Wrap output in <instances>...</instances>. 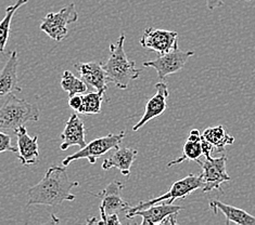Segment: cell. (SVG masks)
I'll return each mask as SVG.
<instances>
[{
  "mask_svg": "<svg viewBox=\"0 0 255 225\" xmlns=\"http://www.w3.org/2000/svg\"><path fill=\"white\" fill-rule=\"evenodd\" d=\"M69 105L72 107L76 113H80L82 105H83V94H75L70 96Z\"/></svg>",
  "mask_w": 255,
  "mask_h": 225,
  "instance_id": "obj_26",
  "label": "cell"
},
{
  "mask_svg": "<svg viewBox=\"0 0 255 225\" xmlns=\"http://www.w3.org/2000/svg\"><path fill=\"white\" fill-rule=\"evenodd\" d=\"M124 138L125 132L122 131L121 133H118V135L109 133L106 137L96 139L87 144L84 149H81L77 153L64 158L62 160V165L68 167L72 161L77 159H87L90 165H95L99 157L107 154L108 151L120 148V144L122 143Z\"/></svg>",
  "mask_w": 255,
  "mask_h": 225,
  "instance_id": "obj_5",
  "label": "cell"
},
{
  "mask_svg": "<svg viewBox=\"0 0 255 225\" xmlns=\"http://www.w3.org/2000/svg\"><path fill=\"white\" fill-rule=\"evenodd\" d=\"M17 138V158L23 166L36 165L39 159L38 137H29L26 128L20 126L13 130Z\"/></svg>",
  "mask_w": 255,
  "mask_h": 225,
  "instance_id": "obj_12",
  "label": "cell"
},
{
  "mask_svg": "<svg viewBox=\"0 0 255 225\" xmlns=\"http://www.w3.org/2000/svg\"><path fill=\"white\" fill-rule=\"evenodd\" d=\"M27 2L28 0H16V2L14 4H12L5 9V15L3 19L0 21V53L4 52L5 46H7L12 17H13L17 9H20L23 4H25Z\"/></svg>",
  "mask_w": 255,
  "mask_h": 225,
  "instance_id": "obj_20",
  "label": "cell"
},
{
  "mask_svg": "<svg viewBox=\"0 0 255 225\" xmlns=\"http://www.w3.org/2000/svg\"><path fill=\"white\" fill-rule=\"evenodd\" d=\"M82 80L88 87H93L96 91H107L108 82H110L106 71L103 70L102 63L97 62H80L74 65Z\"/></svg>",
  "mask_w": 255,
  "mask_h": 225,
  "instance_id": "obj_13",
  "label": "cell"
},
{
  "mask_svg": "<svg viewBox=\"0 0 255 225\" xmlns=\"http://www.w3.org/2000/svg\"><path fill=\"white\" fill-rule=\"evenodd\" d=\"M39 117L37 105L11 93L0 107V130H14L26 123L38 121Z\"/></svg>",
  "mask_w": 255,
  "mask_h": 225,
  "instance_id": "obj_3",
  "label": "cell"
},
{
  "mask_svg": "<svg viewBox=\"0 0 255 225\" xmlns=\"http://www.w3.org/2000/svg\"><path fill=\"white\" fill-rule=\"evenodd\" d=\"M63 143L61 144V150H66L71 147H78L84 149L86 147V128L84 121L78 117L77 114H72L70 119L66 121L63 132L61 133Z\"/></svg>",
  "mask_w": 255,
  "mask_h": 225,
  "instance_id": "obj_14",
  "label": "cell"
},
{
  "mask_svg": "<svg viewBox=\"0 0 255 225\" xmlns=\"http://www.w3.org/2000/svg\"><path fill=\"white\" fill-rule=\"evenodd\" d=\"M138 150L130 148H118L114 153L105 159L102 163L103 170H109L111 168H118L121 173L128 176L130 173V168L133 161L136 160Z\"/></svg>",
  "mask_w": 255,
  "mask_h": 225,
  "instance_id": "obj_17",
  "label": "cell"
},
{
  "mask_svg": "<svg viewBox=\"0 0 255 225\" xmlns=\"http://www.w3.org/2000/svg\"><path fill=\"white\" fill-rule=\"evenodd\" d=\"M155 89L156 93L147 102V104H145L143 116L135 126L132 127L133 131H138L145 124L149 123L151 119L161 116L167 108L166 100L169 95L167 84L165 82L160 81L155 84Z\"/></svg>",
  "mask_w": 255,
  "mask_h": 225,
  "instance_id": "obj_11",
  "label": "cell"
},
{
  "mask_svg": "<svg viewBox=\"0 0 255 225\" xmlns=\"http://www.w3.org/2000/svg\"><path fill=\"white\" fill-rule=\"evenodd\" d=\"M17 86V53L12 51L7 63L0 71V100L13 92H20Z\"/></svg>",
  "mask_w": 255,
  "mask_h": 225,
  "instance_id": "obj_16",
  "label": "cell"
},
{
  "mask_svg": "<svg viewBox=\"0 0 255 225\" xmlns=\"http://www.w3.org/2000/svg\"><path fill=\"white\" fill-rule=\"evenodd\" d=\"M202 137L205 140H208L210 143H212L217 153L225 150V149L229 147V145H233L235 142V138L226 133L222 125L206 128L202 133Z\"/></svg>",
  "mask_w": 255,
  "mask_h": 225,
  "instance_id": "obj_19",
  "label": "cell"
},
{
  "mask_svg": "<svg viewBox=\"0 0 255 225\" xmlns=\"http://www.w3.org/2000/svg\"><path fill=\"white\" fill-rule=\"evenodd\" d=\"M100 217L101 220H98L94 217L89 218L87 220V224H105V225H115V224H121L120 219L118 217V214H111L107 215L103 211H100Z\"/></svg>",
  "mask_w": 255,
  "mask_h": 225,
  "instance_id": "obj_24",
  "label": "cell"
},
{
  "mask_svg": "<svg viewBox=\"0 0 255 225\" xmlns=\"http://www.w3.org/2000/svg\"><path fill=\"white\" fill-rule=\"evenodd\" d=\"M202 185L203 183L201 180V175L190 173L185 176L184 179L175 182L172 187L169 188V191L166 192L165 194H163V195L153 199H149L147 202L139 203L135 207H129V208L126 210V216H128L132 214V212H136L138 210L147 209L150 206L159 203L173 204L176 199H183L188 195H190L194 191L199 190V188H202Z\"/></svg>",
  "mask_w": 255,
  "mask_h": 225,
  "instance_id": "obj_4",
  "label": "cell"
},
{
  "mask_svg": "<svg viewBox=\"0 0 255 225\" xmlns=\"http://www.w3.org/2000/svg\"><path fill=\"white\" fill-rule=\"evenodd\" d=\"M210 208L215 215L217 212H222L226 218V224L235 223L238 225H255L254 216L248 214L247 211L240 208H237V207L221 203L220 200H211Z\"/></svg>",
  "mask_w": 255,
  "mask_h": 225,
  "instance_id": "obj_18",
  "label": "cell"
},
{
  "mask_svg": "<svg viewBox=\"0 0 255 225\" xmlns=\"http://www.w3.org/2000/svg\"><path fill=\"white\" fill-rule=\"evenodd\" d=\"M247 1H251V0H247Z\"/></svg>",
  "mask_w": 255,
  "mask_h": 225,
  "instance_id": "obj_31",
  "label": "cell"
},
{
  "mask_svg": "<svg viewBox=\"0 0 255 225\" xmlns=\"http://www.w3.org/2000/svg\"><path fill=\"white\" fill-rule=\"evenodd\" d=\"M197 162L202 168L201 180L203 193H210L213 191H223L222 184L230 181V176L227 173V157L221 156L217 158L204 157V160L198 159Z\"/></svg>",
  "mask_w": 255,
  "mask_h": 225,
  "instance_id": "obj_6",
  "label": "cell"
},
{
  "mask_svg": "<svg viewBox=\"0 0 255 225\" xmlns=\"http://www.w3.org/2000/svg\"><path fill=\"white\" fill-rule=\"evenodd\" d=\"M222 5H224L223 0H206V7L211 11L215 10L216 8H220Z\"/></svg>",
  "mask_w": 255,
  "mask_h": 225,
  "instance_id": "obj_28",
  "label": "cell"
},
{
  "mask_svg": "<svg viewBox=\"0 0 255 225\" xmlns=\"http://www.w3.org/2000/svg\"><path fill=\"white\" fill-rule=\"evenodd\" d=\"M61 88L68 92L70 96L75 94H84L88 91V86L85 83L82 78L73 75L70 71H64L61 78Z\"/></svg>",
  "mask_w": 255,
  "mask_h": 225,
  "instance_id": "obj_21",
  "label": "cell"
},
{
  "mask_svg": "<svg viewBox=\"0 0 255 225\" xmlns=\"http://www.w3.org/2000/svg\"><path fill=\"white\" fill-rule=\"evenodd\" d=\"M125 34L122 33L115 44L110 45V57L107 62L102 63L103 70L119 89H126L131 80H136L140 76L141 71L136 68V63L130 61L124 50Z\"/></svg>",
  "mask_w": 255,
  "mask_h": 225,
  "instance_id": "obj_2",
  "label": "cell"
},
{
  "mask_svg": "<svg viewBox=\"0 0 255 225\" xmlns=\"http://www.w3.org/2000/svg\"><path fill=\"white\" fill-rule=\"evenodd\" d=\"M140 45L156 52L159 56L165 54L178 47V33L173 30L148 27L140 38Z\"/></svg>",
  "mask_w": 255,
  "mask_h": 225,
  "instance_id": "obj_9",
  "label": "cell"
},
{
  "mask_svg": "<svg viewBox=\"0 0 255 225\" xmlns=\"http://www.w3.org/2000/svg\"><path fill=\"white\" fill-rule=\"evenodd\" d=\"M106 91H96L83 94V105L78 114H99Z\"/></svg>",
  "mask_w": 255,
  "mask_h": 225,
  "instance_id": "obj_23",
  "label": "cell"
},
{
  "mask_svg": "<svg viewBox=\"0 0 255 225\" xmlns=\"http://www.w3.org/2000/svg\"><path fill=\"white\" fill-rule=\"evenodd\" d=\"M184 207L181 206H173V204L167 203H159L150 206L147 209L138 210L136 212L126 216L127 219H131L135 217L142 218V225H154L161 224L162 221L172 214H179L180 210H183Z\"/></svg>",
  "mask_w": 255,
  "mask_h": 225,
  "instance_id": "obj_15",
  "label": "cell"
},
{
  "mask_svg": "<svg viewBox=\"0 0 255 225\" xmlns=\"http://www.w3.org/2000/svg\"><path fill=\"white\" fill-rule=\"evenodd\" d=\"M203 156L202 153V148H201V141H188L184 144V150H183V154L181 156H179L176 159L169 161L167 163V167L171 168L173 166L179 165V163L184 162V161H188V160H198L200 157Z\"/></svg>",
  "mask_w": 255,
  "mask_h": 225,
  "instance_id": "obj_22",
  "label": "cell"
},
{
  "mask_svg": "<svg viewBox=\"0 0 255 225\" xmlns=\"http://www.w3.org/2000/svg\"><path fill=\"white\" fill-rule=\"evenodd\" d=\"M201 148H202V153L204 157H211V154L213 153L214 147L210 143L208 140H205L203 137L201 139Z\"/></svg>",
  "mask_w": 255,
  "mask_h": 225,
  "instance_id": "obj_27",
  "label": "cell"
},
{
  "mask_svg": "<svg viewBox=\"0 0 255 225\" xmlns=\"http://www.w3.org/2000/svg\"><path fill=\"white\" fill-rule=\"evenodd\" d=\"M3 151H12V153H17V148L13 147L11 142V138L2 131H0V153Z\"/></svg>",
  "mask_w": 255,
  "mask_h": 225,
  "instance_id": "obj_25",
  "label": "cell"
},
{
  "mask_svg": "<svg viewBox=\"0 0 255 225\" xmlns=\"http://www.w3.org/2000/svg\"><path fill=\"white\" fill-rule=\"evenodd\" d=\"M178 214H172L169 215L168 217H166L164 220L162 221L161 224H168V225H175L177 224V220H176V218H177Z\"/></svg>",
  "mask_w": 255,
  "mask_h": 225,
  "instance_id": "obj_30",
  "label": "cell"
},
{
  "mask_svg": "<svg viewBox=\"0 0 255 225\" xmlns=\"http://www.w3.org/2000/svg\"><path fill=\"white\" fill-rule=\"evenodd\" d=\"M202 139V135L200 133V131L198 129H193L190 131V135H189V138H188V140H190V141H201Z\"/></svg>",
  "mask_w": 255,
  "mask_h": 225,
  "instance_id": "obj_29",
  "label": "cell"
},
{
  "mask_svg": "<svg viewBox=\"0 0 255 225\" xmlns=\"http://www.w3.org/2000/svg\"><path fill=\"white\" fill-rule=\"evenodd\" d=\"M194 56L193 51H183L179 47L174 48L169 52L159 56L153 61L144 62V68H152L156 71L160 80L165 79L168 75L175 74L185 68L186 63L191 57Z\"/></svg>",
  "mask_w": 255,
  "mask_h": 225,
  "instance_id": "obj_8",
  "label": "cell"
},
{
  "mask_svg": "<svg viewBox=\"0 0 255 225\" xmlns=\"http://www.w3.org/2000/svg\"><path fill=\"white\" fill-rule=\"evenodd\" d=\"M78 185L77 181L70 180L65 166H51L44 178L28 190L26 205L57 207L65 200L73 202L76 196L71 191Z\"/></svg>",
  "mask_w": 255,
  "mask_h": 225,
  "instance_id": "obj_1",
  "label": "cell"
},
{
  "mask_svg": "<svg viewBox=\"0 0 255 225\" xmlns=\"http://www.w3.org/2000/svg\"><path fill=\"white\" fill-rule=\"evenodd\" d=\"M78 20L74 3L65 5L59 12H50L41 21L40 29L56 41H62L68 36V25Z\"/></svg>",
  "mask_w": 255,
  "mask_h": 225,
  "instance_id": "obj_7",
  "label": "cell"
},
{
  "mask_svg": "<svg viewBox=\"0 0 255 225\" xmlns=\"http://www.w3.org/2000/svg\"><path fill=\"white\" fill-rule=\"evenodd\" d=\"M123 188L124 185L122 182L114 181L106 188H103L101 193L94 194L96 197L101 199L100 211H103L107 215H111L128 209L130 207L129 204L126 203L122 197Z\"/></svg>",
  "mask_w": 255,
  "mask_h": 225,
  "instance_id": "obj_10",
  "label": "cell"
}]
</instances>
